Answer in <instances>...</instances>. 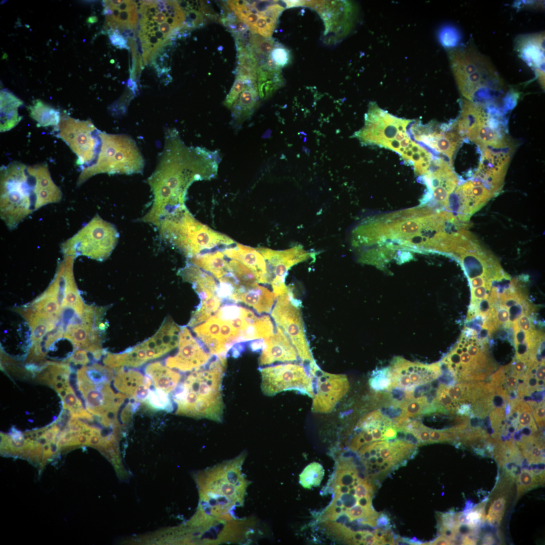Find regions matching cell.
Segmentation results:
<instances>
[{
  "instance_id": "cell-13",
  "label": "cell",
  "mask_w": 545,
  "mask_h": 545,
  "mask_svg": "<svg viewBox=\"0 0 545 545\" xmlns=\"http://www.w3.org/2000/svg\"><path fill=\"white\" fill-rule=\"evenodd\" d=\"M299 301L288 294L279 297L271 312L277 326L288 337L308 370L317 366L310 349L299 308Z\"/></svg>"
},
{
  "instance_id": "cell-10",
  "label": "cell",
  "mask_w": 545,
  "mask_h": 545,
  "mask_svg": "<svg viewBox=\"0 0 545 545\" xmlns=\"http://www.w3.org/2000/svg\"><path fill=\"white\" fill-rule=\"evenodd\" d=\"M454 125L463 137L467 138L481 148L511 145L500 120L473 103L465 102Z\"/></svg>"
},
{
  "instance_id": "cell-14",
  "label": "cell",
  "mask_w": 545,
  "mask_h": 545,
  "mask_svg": "<svg viewBox=\"0 0 545 545\" xmlns=\"http://www.w3.org/2000/svg\"><path fill=\"white\" fill-rule=\"evenodd\" d=\"M261 389L267 396L286 391H295L313 398V379L300 364L287 363L260 368Z\"/></svg>"
},
{
  "instance_id": "cell-18",
  "label": "cell",
  "mask_w": 545,
  "mask_h": 545,
  "mask_svg": "<svg viewBox=\"0 0 545 545\" xmlns=\"http://www.w3.org/2000/svg\"><path fill=\"white\" fill-rule=\"evenodd\" d=\"M495 195L481 181L470 180L459 185L451 194L446 210L466 222Z\"/></svg>"
},
{
  "instance_id": "cell-58",
  "label": "cell",
  "mask_w": 545,
  "mask_h": 545,
  "mask_svg": "<svg viewBox=\"0 0 545 545\" xmlns=\"http://www.w3.org/2000/svg\"><path fill=\"white\" fill-rule=\"evenodd\" d=\"M244 349L243 343H236L232 347V354L234 357H238Z\"/></svg>"
},
{
  "instance_id": "cell-20",
  "label": "cell",
  "mask_w": 545,
  "mask_h": 545,
  "mask_svg": "<svg viewBox=\"0 0 545 545\" xmlns=\"http://www.w3.org/2000/svg\"><path fill=\"white\" fill-rule=\"evenodd\" d=\"M481 149V158L473 179L481 181L495 194H498L511 160L512 147L509 145Z\"/></svg>"
},
{
  "instance_id": "cell-53",
  "label": "cell",
  "mask_w": 545,
  "mask_h": 545,
  "mask_svg": "<svg viewBox=\"0 0 545 545\" xmlns=\"http://www.w3.org/2000/svg\"><path fill=\"white\" fill-rule=\"evenodd\" d=\"M531 409L533 413L534 420L539 427L544 426V401L535 403H529Z\"/></svg>"
},
{
  "instance_id": "cell-5",
  "label": "cell",
  "mask_w": 545,
  "mask_h": 545,
  "mask_svg": "<svg viewBox=\"0 0 545 545\" xmlns=\"http://www.w3.org/2000/svg\"><path fill=\"white\" fill-rule=\"evenodd\" d=\"M101 146L95 163L81 171L80 185L100 173L131 174L142 172L144 161L135 142L130 137L100 131Z\"/></svg>"
},
{
  "instance_id": "cell-50",
  "label": "cell",
  "mask_w": 545,
  "mask_h": 545,
  "mask_svg": "<svg viewBox=\"0 0 545 545\" xmlns=\"http://www.w3.org/2000/svg\"><path fill=\"white\" fill-rule=\"evenodd\" d=\"M485 503H482L478 505L473 510L471 511L465 516L466 523L470 528H475L478 526L481 520L485 519L484 508Z\"/></svg>"
},
{
  "instance_id": "cell-51",
  "label": "cell",
  "mask_w": 545,
  "mask_h": 545,
  "mask_svg": "<svg viewBox=\"0 0 545 545\" xmlns=\"http://www.w3.org/2000/svg\"><path fill=\"white\" fill-rule=\"evenodd\" d=\"M112 44L120 49L128 48V40L123 37L118 30H108L107 31Z\"/></svg>"
},
{
  "instance_id": "cell-56",
  "label": "cell",
  "mask_w": 545,
  "mask_h": 545,
  "mask_svg": "<svg viewBox=\"0 0 545 545\" xmlns=\"http://www.w3.org/2000/svg\"><path fill=\"white\" fill-rule=\"evenodd\" d=\"M390 525V519L388 515L381 513L378 515L376 520V526L378 528L389 529Z\"/></svg>"
},
{
  "instance_id": "cell-47",
  "label": "cell",
  "mask_w": 545,
  "mask_h": 545,
  "mask_svg": "<svg viewBox=\"0 0 545 545\" xmlns=\"http://www.w3.org/2000/svg\"><path fill=\"white\" fill-rule=\"evenodd\" d=\"M369 384L370 387L376 391L389 390L391 381L388 368L374 371L369 379Z\"/></svg>"
},
{
  "instance_id": "cell-44",
  "label": "cell",
  "mask_w": 545,
  "mask_h": 545,
  "mask_svg": "<svg viewBox=\"0 0 545 545\" xmlns=\"http://www.w3.org/2000/svg\"><path fill=\"white\" fill-rule=\"evenodd\" d=\"M228 263L230 271L235 275L240 286L250 287L257 284L256 274L249 267L235 259L231 260Z\"/></svg>"
},
{
  "instance_id": "cell-24",
  "label": "cell",
  "mask_w": 545,
  "mask_h": 545,
  "mask_svg": "<svg viewBox=\"0 0 545 545\" xmlns=\"http://www.w3.org/2000/svg\"><path fill=\"white\" fill-rule=\"evenodd\" d=\"M123 368L116 369L113 378L114 387L133 403H145L152 384L151 379L146 375L144 376L138 370Z\"/></svg>"
},
{
  "instance_id": "cell-38",
  "label": "cell",
  "mask_w": 545,
  "mask_h": 545,
  "mask_svg": "<svg viewBox=\"0 0 545 545\" xmlns=\"http://www.w3.org/2000/svg\"><path fill=\"white\" fill-rule=\"evenodd\" d=\"M507 481V480H505L499 484L495 493V498L490 502L486 518L493 525H498L500 523L506 509L508 486Z\"/></svg>"
},
{
  "instance_id": "cell-12",
  "label": "cell",
  "mask_w": 545,
  "mask_h": 545,
  "mask_svg": "<svg viewBox=\"0 0 545 545\" xmlns=\"http://www.w3.org/2000/svg\"><path fill=\"white\" fill-rule=\"evenodd\" d=\"M77 156V164L83 171L96 162L101 146L100 131L90 120L82 121L63 115L54 129Z\"/></svg>"
},
{
  "instance_id": "cell-54",
  "label": "cell",
  "mask_w": 545,
  "mask_h": 545,
  "mask_svg": "<svg viewBox=\"0 0 545 545\" xmlns=\"http://www.w3.org/2000/svg\"><path fill=\"white\" fill-rule=\"evenodd\" d=\"M76 364L86 365L90 362L89 358L86 350L82 349L75 351L67 360Z\"/></svg>"
},
{
  "instance_id": "cell-25",
  "label": "cell",
  "mask_w": 545,
  "mask_h": 545,
  "mask_svg": "<svg viewBox=\"0 0 545 545\" xmlns=\"http://www.w3.org/2000/svg\"><path fill=\"white\" fill-rule=\"evenodd\" d=\"M297 352L282 330L277 326L276 332L264 340V345L258 358L260 366L275 362H294L298 359Z\"/></svg>"
},
{
  "instance_id": "cell-30",
  "label": "cell",
  "mask_w": 545,
  "mask_h": 545,
  "mask_svg": "<svg viewBox=\"0 0 545 545\" xmlns=\"http://www.w3.org/2000/svg\"><path fill=\"white\" fill-rule=\"evenodd\" d=\"M145 375L151 380L156 389L167 394L174 391L180 384L181 374L161 362L154 361L147 364L144 369Z\"/></svg>"
},
{
  "instance_id": "cell-41",
  "label": "cell",
  "mask_w": 545,
  "mask_h": 545,
  "mask_svg": "<svg viewBox=\"0 0 545 545\" xmlns=\"http://www.w3.org/2000/svg\"><path fill=\"white\" fill-rule=\"evenodd\" d=\"M544 480V471L534 472L533 470L523 469L517 478V493L516 500L528 490L542 485Z\"/></svg>"
},
{
  "instance_id": "cell-32",
  "label": "cell",
  "mask_w": 545,
  "mask_h": 545,
  "mask_svg": "<svg viewBox=\"0 0 545 545\" xmlns=\"http://www.w3.org/2000/svg\"><path fill=\"white\" fill-rule=\"evenodd\" d=\"M1 132L8 131L16 127L22 119L18 108L23 101L7 89L1 91Z\"/></svg>"
},
{
  "instance_id": "cell-39",
  "label": "cell",
  "mask_w": 545,
  "mask_h": 545,
  "mask_svg": "<svg viewBox=\"0 0 545 545\" xmlns=\"http://www.w3.org/2000/svg\"><path fill=\"white\" fill-rule=\"evenodd\" d=\"M520 45L521 53L524 59L535 68L542 67L544 65V47L543 42H539V39L530 37Z\"/></svg>"
},
{
  "instance_id": "cell-27",
  "label": "cell",
  "mask_w": 545,
  "mask_h": 545,
  "mask_svg": "<svg viewBox=\"0 0 545 545\" xmlns=\"http://www.w3.org/2000/svg\"><path fill=\"white\" fill-rule=\"evenodd\" d=\"M275 298L274 293L268 289L256 284L250 287L240 286L236 288L230 301L244 303L253 308L259 314L269 313Z\"/></svg>"
},
{
  "instance_id": "cell-48",
  "label": "cell",
  "mask_w": 545,
  "mask_h": 545,
  "mask_svg": "<svg viewBox=\"0 0 545 545\" xmlns=\"http://www.w3.org/2000/svg\"><path fill=\"white\" fill-rule=\"evenodd\" d=\"M63 399L64 409L70 410L71 414H75L85 409L81 401L77 397L71 387L69 385L61 396Z\"/></svg>"
},
{
  "instance_id": "cell-52",
  "label": "cell",
  "mask_w": 545,
  "mask_h": 545,
  "mask_svg": "<svg viewBox=\"0 0 545 545\" xmlns=\"http://www.w3.org/2000/svg\"><path fill=\"white\" fill-rule=\"evenodd\" d=\"M285 280V279L277 278H274L272 279L270 284L272 286L276 298L288 294L289 293L290 288L286 285Z\"/></svg>"
},
{
  "instance_id": "cell-2",
  "label": "cell",
  "mask_w": 545,
  "mask_h": 545,
  "mask_svg": "<svg viewBox=\"0 0 545 545\" xmlns=\"http://www.w3.org/2000/svg\"><path fill=\"white\" fill-rule=\"evenodd\" d=\"M62 197L46 164L27 166L14 161L1 168V217L10 229L41 207L60 202Z\"/></svg>"
},
{
  "instance_id": "cell-40",
  "label": "cell",
  "mask_w": 545,
  "mask_h": 545,
  "mask_svg": "<svg viewBox=\"0 0 545 545\" xmlns=\"http://www.w3.org/2000/svg\"><path fill=\"white\" fill-rule=\"evenodd\" d=\"M221 303L222 301L216 295L205 301L200 302L196 310L192 312L187 325L193 328L206 321L211 315L217 312Z\"/></svg>"
},
{
  "instance_id": "cell-9",
  "label": "cell",
  "mask_w": 545,
  "mask_h": 545,
  "mask_svg": "<svg viewBox=\"0 0 545 545\" xmlns=\"http://www.w3.org/2000/svg\"><path fill=\"white\" fill-rule=\"evenodd\" d=\"M116 227L96 214L87 225L62 245L65 256L84 255L103 261L116 247L119 238Z\"/></svg>"
},
{
  "instance_id": "cell-17",
  "label": "cell",
  "mask_w": 545,
  "mask_h": 545,
  "mask_svg": "<svg viewBox=\"0 0 545 545\" xmlns=\"http://www.w3.org/2000/svg\"><path fill=\"white\" fill-rule=\"evenodd\" d=\"M441 367L440 362L424 364L396 357L387 367L391 381L389 390L411 391L430 383L441 375Z\"/></svg>"
},
{
  "instance_id": "cell-4",
  "label": "cell",
  "mask_w": 545,
  "mask_h": 545,
  "mask_svg": "<svg viewBox=\"0 0 545 545\" xmlns=\"http://www.w3.org/2000/svg\"><path fill=\"white\" fill-rule=\"evenodd\" d=\"M245 454L229 462L222 463L210 471L213 474L206 479V485L200 486L202 510L205 513H221L227 510L236 503H240L246 486V481L240 470Z\"/></svg>"
},
{
  "instance_id": "cell-43",
  "label": "cell",
  "mask_w": 545,
  "mask_h": 545,
  "mask_svg": "<svg viewBox=\"0 0 545 545\" xmlns=\"http://www.w3.org/2000/svg\"><path fill=\"white\" fill-rule=\"evenodd\" d=\"M324 474L322 465L313 462L307 465L299 474V482L303 487L311 489L313 486L316 487L320 485Z\"/></svg>"
},
{
  "instance_id": "cell-31",
  "label": "cell",
  "mask_w": 545,
  "mask_h": 545,
  "mask_svg": "<svg viewBox=\"0 0 545 545\" xmlns=\"http://www.w3.org/2000/svg\"><path fill=\"white\" fill-rule=\"evenodd\" d=\"M65 264V283L64 289V298L62 308L70 307L75 311L76 315L82 318L84 313L86 306L81 299L73 273V264L74 257L72 256H66Z\"/></svg>"
},
{
  "instance_id": "cell-49",
  "label": "cell",
  "mask_w": 545,
  "mask_h": 545,
  "mask_svg": "<svg viewBox=\"0 0 545 545\" xmlns=\"http://www.w3.org/2000/svg\"><path fill=\"white\" fill-rule=\"evenodd\" d=\"M250 82H252L246 80L241 76L236 75L233 85L225 99L224 105L227 107L231 108L241 93L245 88L247 84Z\"/></svg>"
},
{
  "instance_id": "cell-35",
  "label": "cell",
  "mask_w": 545,
  "mask_h": 545,
  "mask_svg": "<svg viewBox=\"0 0 545 545\" xmlns=\"http://www.w3.org/2000/svg\"><path fill=\"white\" fill-rule=\"evenodd\" d=\"M405 393V399L394 404L401 410L400 416L410 418L434 412L431 402L429 401L427 397H415L413 391Z\"/></svg>"
},
{
  "instance_id": "cell-42",
  "label": "cell",
  "mask_w": 545,
  "mask_h": 545,
  "mask_svg": "<svg viewBox=\"0 0 545 545\" xmlns=\"http://www.w3.org/2000/svg\"><path fill=\"white\" fill-rule=\"evenodd\" d=\"M249 47L259 61H264L265 63L276 43L271 38H265L260 35L250 33L249 39Z\"/></svg>"
},
{
  "instance_id": "cell-7",
  "label": "cell",
  "mask_w": 545,
  "mask_h": 545,
  "mask_svg": "<svg viewBox=\"0 0 545 545\" xmlns=\"http://www.w3.org/2000/svg\"><path fill=\"white\" fill-rule=\"evenodd\" d=\"M474 335H461L442 362L459 383L483 380L495 369L485 346Z\"/></svg>"
},
{
  "instance_id": "cell-8",
  "label": "cell",
  "mask_w": 545,
  "mask_h": 545,
  "mask_svg": "<svg viewBox=\"0 0 545 545\" xmlns=\"http://www.w3.org/2000/svg\"><path fill=\"white\" fill-rule=\"evenodd\" d=\"M411 122L374 110L367 115L356 136L364 144L389 149L404 158L413 144L407 130Z\"/></svg>"
},
{
  "instance_id": "cell-60",
  "label": "cell",
  "mask_w": 545,
  "mask_h": 545,
  "mask_svg": "<svg viewBox=\"0 0 545 545\" xmlns=\"http://www.w3.org/2000/svg\"><path fill=\"white\" fill-rule=\"evenodd\" d=\"M95 19H96L95 17H91L88 19V21L90 23L95 22L96 21Z\"/></svg>"
},
{
  "instance_id": "cell-45",
  "label": "cell",
  "mask_w": 545,
  "mask_h": 545,
  "mask_svg": "<svg viewBox=\"0 0 545 545\" xmlns=\"http://www.w3.org/2000/svg\"><path fill=\"white\" fill-rule=\"evenodd\" d=\"M144 403L155 410L171 412L173 409L172 401L168 394L159 389H150L147 400Z\"/></svg>"
},
{
  "instance_id": "cell-6",
  "label": "cell",
  "mask_w": 545,
  "mask_h": 545,
  "mask_svg": "<svg viewBox=\"0 0 545 545\" xmlns=\"http://www.w3.org/2000/svg\"><path fill=\"white\" fill-rule=\"evenodd\" d=\"M180 330L181 327L168 316L150 338L122 352L106 353L103 363L114 369L139 367L178 347Z\"/></svg>"
},
{
  "instance_id": "cell-26",
  "label": "cell",
  "mask_w": 545,
  "mask_h": 545,
  "mask_svg": "<svg viewBox=\"0 0 545 545\" xmlns=\"http://www.w3.org/2000/svg\"><path fill=\"white\" fill-rule=\"evenodd\" d=\"M222 252L227 257L238 260L251 269L256 274L258 283H270L266 261L256 249L238 243L234 247L226 248Z\"/></svg>"
},
{
  "instance_id": "cell-1",
  "label": "cell",
  "mask_w": 545,
  "mask_h": 545,
  "mask_svg": "<svg viewBox=\"0 0 545 545\" xmlns=\"http://www.w3.org/2000/svg\"><path fill=\"white\" fill-rule=\"evenodd\" d=\"M167 136L165 152L148 180L154 196L152 204L139 219L155 226L165 215L184 204L187 190L193 182L214 178L220 162L216 152L188 147L176 134Z\"/></svg>"
},
{
  "instance_id": "cell-3",
  "label": "cell",
  "mask_w": 545,
  "mask_h": 545,
  "mask_svg": "<svg viewBox=\"0 0 545 545\" xmlns=\"http://www.w3.org/2000/svg\"><path fill=\"white\" fill-rule=\"evenodd\" d=\"M226 364V357L213 355L205 365L191 372L179 384L172 397L177 414L222 422Z\"/></svg>"
},
{
  "instance_id": "cell-29",
  "label": "cell",
  "mask_w": 545,
  "mask_h": 545,
  "mask_svg": "<svg viewBox=\"0 0 545 545\" xmlns=\"http://www.w3.org/2000/svg\"><path fill=\"white\" fill-rule=\"evenodd\" d=\"M258 95L256 83H248L231 108L234 126L240 128L252 115L258 105Z\"/></svg>"
},
{
  "instance_id": "cell-16",
  "label": "cell",
  "mask_w": 545,
  "mask_h": 545,
  "mask_svg": "<svg viewBox=\"0 0 545 545\" xmlns=\"http://www.w3.org/2000/svg\"><path fill=\"white\" fill-rule=\"evenodd\" d=\"M408 131L410 136L430 151L445 156L452 166L454 155L463 137L456 129L454 122L438 125L420 123H410Z\"/></svg>"
},
{
  "instance_id": "cell-28",
  "label": "cell",
  "mask_w": 545,
  "mask_h": 545,
  "mask_svg": "<svg viewBox=\"0 0 545 545\" xmlns=\"http://www.w3.org/2000/svg\"><path fill=\"white\" fill-rule=\"evenodd\" d=\"M178 275L184 282L192 285V288L198 295L200 302L216 295L217 285L213 278L197 266L188 262L184 267L178 270Z\"/></svg>"
},
{
  "instance_id": "cell-23",
  "label": "cell",
  "mask_w": 545,
  "mask_h": 545,
  "mask_svg": "<svg viewBox=\"0 0 545 545\" xmlns=\"http://www.w3.org/2000/svg\"><path fill=\"white\" fill-rule=\"evenodd\" d=\"M234 241L197 221L188 233L183 253L191 258L205 249L220 245L229 246Z\"/></svg>"
},
{
  "instance_id": "cell-36",
  "label": "cell",
  "mask_w": 545,
  "mask_h": 545,
  "mask_svg": "<svg viewBox=\"0 0 545 545\" xmlns=\"http://www.w3.org/2000/svg\"><path fill=\"white\" fill-rule=\"evenodd\" d=\"M30 117L37 123L38 127H53L57 128L62 115L59 110L40 99L34 100L28 106Z\"/></svg>"
},
{
  "instance_id": "cell-21",
  "label": "cell",
  "mask_w": 545,
  "mask_h": 545,
  "mask_svg": "<svg viewBox=\"0 0 545 545\" xmlns=\"http://www.w3.org/2000/svg\"><path fill=\"white\" fill-rule=\"evenodd\" d=\"M178 349L176 354L168 357L165 365L182 372L192 371L205 365L211 356L189 329L181 327Z\"/></svg>"
},
{
  "instance_id": "cell-22",
  "label": "cell",
  "mask_w": 545,
  "mask_h": 545,
  "mask_svg": "<svg viewBox=\"0 0 545 545\" xmlns=\"http://www.w3.org/2000/svg\"><path fill=\"white\" fill-rule=\"evenodd\" d=\"M256 249L268 263L267 272L272 280L274 278L285 279L288 270L293 266L308 259L312 254L298 245L284 250H274L259 247Z\"/></svg>"
},
{
  "instance_id": "cell-55",
  "label": "cell",
  "mask_w": 545,
  "mask_h": 545,
  "mask_svg": "<svg viewBox=\"0 0 545 545\" xmlns=\"http://www.w3.org/2000/svg\"><path fill=\"white\" fill-rule=\"evenodd\" d=\"M517 321L519 328L523 332L531 333L535 331L529 315L523 313L518 318Z\"/></svg>"
},
{
  "instance_id": "cell-11",
  "label": "cell",
  "mask_w": 545,
  "mask_h": 545,
  "mask_svg": "<svg viewBox=\"0 0 545 545\" xmlns=\"http://www.w3.org/2000/svg\"><path fill=\"white\" fill-rule=\"evenodd\" d=\"M111 382H93L87 375L85 366L79 369L76 374V384L86 409L100 417V422L107 427L119 426L117 415L127 397L122 393L114 392Z\"/></svg>"
},
{
  "instance_id": "cell-57",
  "label": "cell",
  "mask_w": 545,
  "mask_h": 545,
  "mask_svg": "<svg viewBox=\"0 0 545 545\" xmlns=\"http://www.w3.org/2000/svg\"><path fill=\"white\" fill-rule=\"evenodd\" d=\"M264 345V339H256L252 340L249 344L250 349L252 351H258L262 350Z\"/></svg>"
},
{
  "instance_id": "cell-37",
  "label": "cell",
  "mask_w": 545,
  "mask_h": 545,
  "mask_svg": "<svg viewBox=\"0 0 545 545\" xmlns=\"http://www.w3.org/2000/svg\"><path fill=\"white\" fill-rule=\"evenodd\" d=\"M256 82L259 95L266 98L283 85V79L280 69L264 64L259 66Z\"/></svg>"
},
{
  "instance_id": "cell-19",
  "label": "cell",
  "mask_w": 545,
  "mask_h": 545,
  "mask_svg": "<svg viewBox=\"0 0 545 545\" xmlns=\"http://www.w3.org/2000/svg\"><path fill=\"white\" fill-rule=\"evenodd\" d=\"M312 379L315 385H313L315 389L312 411L316 413H331L349 391V383L347 376L330 373L319 369Z\"/></svg>"
},
{
  "instance_id": "cell-33",
  "label": "cell",
  "mask_w": 545,
  "mask_h": 545,
  "mask_svg": "<svg viewBox=\"0 0 545 545\" xmlns=\"http://www.w3.org/2000/svg\"><path fill=\"white\" fill-rule=\"evenodd\" d=\"M189 262L209 272L218 279L230 271L229 263L221 251L198 254L189 258Z\"/></svg>"
},
{
  "instance_id": "cell-34",
  "label": "cell",
  "mask_w": 545,
  "mask_h": 545,
  "mask_svg": "<svg viewBox=\"0 0 545 545\" xmlns=\"http://www.w3.org/2000/svg\"><path fill=\"white\" fill-rule=\"evenodd\" d=\"M238 51V66L236 75L246 80L256 83L257 71L259 68L258 60L248 46L242 41L236 40Z\"/></svg>"
},
{
  "instance_id": "cell-59",
  "label": "cell",
  "mask_w": 545,
  "mask_h": 545,
  "mask_svg": "<svg viewBox=\"0 0 545 545\" xmlns=\"http://www.w3.org/2000/svg\"><path fill=\"white\" fill-rule=\"evenodd\" d=\"M432 544H451L452 542L450 539L443 536H441L435 539L431 543Z\"/></svg>"
},
{
  "instance_id": "cell-15",
  "label": "cell",
  "mask_w": 545,
  "mask_h": 545,
  "mask_svg": "<svg viewBox=\"0 0 545 545\" xmlns=\"http://www.w3.org/2000/svg\"><path fill=\"white\" fill-rule=\"evenodd\" d=\"M426 187L421 205L447 208L451 194L459 184L458 177L450 164L442 157H435L428 171L420 177Z\"/></svg>"
},
{
  "instance_id": "cell-46",
  "label": "cell",
  "mask_w": 545,
  "mask_h": 545,
  "mask_svg": "<svg viewBox=\"0 0 545 545\" xmlns=\"http://www.w3.org/2000/svg\"><path fill=\"white\" fill-rule=\"evenodd\" d=\"M290 60V51L285 47L277 43L264 64L270 68L280 70V68L287 66Z\"/></svg>"
}]
</instances>
